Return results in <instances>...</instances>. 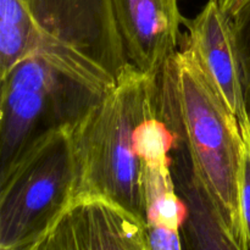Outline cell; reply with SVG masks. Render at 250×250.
Here are the masks:
<instances>
[{"instance_id":"9","label":"cell","mask_w":250,"mask_h":250,"mask_svg":"<svg viewBox=\"0 0 250 250\" xmlns=\"http://www.w3.org/2000/svg\"><path fill=\"white\" fill-rule=\"evenodd\" d=\"M171 150L168 142L156 141L142 151L143 220L151 250H182L181 229L187 215V204L176 192L168 155Z\"/></svg>"},{"instance_id":"12","label":"cell","mask_w":250,"mask_h":250,"mask_svg":"<svg viewBox=\"0 0 250 250\" xmlns=\"http://www.w3.org/2000/svg\"><path fill=\"white\" fill-rule=\"evenodd\" d=\"M241 127L242 146L241 171H239V203H241V238L242 250H250V119Z\"/></svg>"},{"instance_id":"10","label":"cell","mask_w":250,"mask_h":250,"mask_svg":"<svg viewBox=\"0 0 250 250\" xmlns=\"http://www.w3.org/2000/svg\"><path fill=\"white\" fill-rule=\"evenodd\" d=\"M177 168L180 194L187 204L181 229L182 250H242L211 198L193 171L189 156Z\"/></svg>"},{"instance_id":"5","label":"cell","mask_w":250,"mask_h":250,"mask_svg":"<svg viewBox=\"0 0 250 250\" xmlns=\"http://www.w3.org/2000/svg\"><path fill=\"white\" fill-rule=\"evenodd\" d=\"M0 80V173L42 136L75 126L103 98L34 55Z\"/></svg>"},{"instance_id":"2","label":"cell","mask_w":250,"mask_h":250,"mask_svg":"<svg viewBox=\"0 0 250 250\" xmlns=\"http://www.w3.org/2000/svg\"><path fill=\"white\" fill-rule=\"evenodd\" d=\"M159 103L158 76L128 63L116 84L71 128L78 170L76 197L107 198L143 219L142 136Z\"/></svg>"},{"instance_id":"6","label":"cell","mask_w":250,"mask_h":250,"mask_svg":"<svg viewBox=\"0 0 250 250\" xmlns=\"http://www.w3.org/2000/svg\"><path fill=\"white\" fill-rule=\"evenodd\" d=\"M9 250H151L144 220L99 195H80L33 238Z\"/></svg>"},{"instance_id":"3","label":"cell","mask_w":250,"mask_h":250,"mask_svg":"<svg viewBox=\"0 0 250 250\" xmlns=\"http://www.w3.org/2000/svg\"><path fill=\"white\" fill-rule=\"evenodd\" d=\"M32 10L31 55L104 97L129 63L114 1L32 0Z\"/></svg>"},{"instance_id":"14","label":"cell","mask_w":250,"mask_h":250,"mask_svg":"<svg viewBox=\"0 0 250 250\" xmlns=\"http://www.w3.org/2000/svg\"><path fill=\"white\" fill-rule=\"evenodd\" d=\"M249 1L250 0H216L222 11L229 15L231 19L236 16Z\"/></svg>"},{"instance_id":"1","label":"cell","mask_w":250,"mask_h":250,"mask_svg":"<svg viewBox=\"0 0 250 250\" xmlns=\"http://www.w3.org/2000/svg\"><path fill=\"white\" fill-rule=\"evenodd\" d=\"M160 105L166 121L182 138L193 171L239 246L241 127L185 45L158 75Z\"/></svg>"},{"instance_id":"4","label":"cell","mask_w":250,"mask_h":250,"mask_svg":"<svg viewBox=\"0 0 250 250\" xmlns=\"http://www.w3.org/2000/svg\"><path fill=\"white\" fill-rule=\"evenodd\" d=\"M71 128L42 136L0 173V250L41 233L76 198L78 170Z\"/></svg>"},{"instance_id":"8","label":"cell","mask_w":250,"mask_h":250,"mask_svg":"<svg viewBox=\"0 0 250 250\" xmlns=\"http://www.w3.org/2000/svg\"><path fill=\"white\" fill-rule=\"evenodd\" d=\"M186 43L239 125L249 121L244 100L241 61L233 22L216 2L209 0L192 20H186Z\"/></svg>"},{"instance_id":"7","label":"cell","mask_w":250,"mask_h":250,"mask_svg":"<svg viewBox=\"0 0 250 250\" xmlns=\"http://www.w3.org/2000/svg\"><path fill=\"white\" fill-rule=\"evenodd\" d=\"M128 62L158 76L186 41L178 0H112Z\"/></svg>"},{"instance_id":"13","label":"cell","mask_w":250,"mask_h":250,"mask_svg":"<svg viewBox=\"0 0 250 250\" xmlns=\"http://www.w3.org/2000/svg\"><path fill=\"white\" fill-rule=\"evenodd\" d=\"M232 22L241 61L244 100L250 117V1L236 16L232 17Z\"/></svg>"},{"instance_id":"11","label":"cell","mask_w":250,"mask_h":250,"mask_svg":"<svg viewBox=\"0 0 250 250\" xmlns=\"http://www.w3.org/2000/svg\"><path fill=\"white\" fill-rule=\"evenodd\" d=\"M32 0H0V78L32 54Z\"/></svg>"}]
</instances>
